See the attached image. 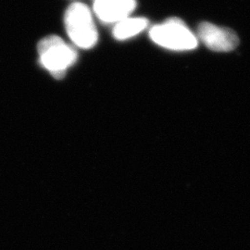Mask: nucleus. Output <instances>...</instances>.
I'll use <instances>...</instances> for the list:
<instances>
[{
	"instance_id": "obj_1",
	"label": "nucleus",
	"mask_w": 250,
	"mask_h": 250,
	"mask_svg": "<svg viewBox=\"0 0 250 250\" xmlns=\"http://www.w3.org/2000/svg\"><path fill=\"white\" fill-rule=\"evenodd\" d=\"M37 49L41 65L57 79L63 78L77 60L76 50L60 36H46L38 43Z\"/></svg>"
},
{
	"instance_id": "obj_4",
	"label": "nucleus",
	"mask_w": 250,
	"mask_h": 250,
	"mask_svg": "<svg viewBox=\"0 0 250 250\" xmlns=\"http://www.w3.org/2000/svg\"><path fill=\"white\" fill-rule=\"evenodd\" d=\"M197 36L208 48L216 52L232 51L239 44L238 36L231 29L217 26L210 22L200 23Z\"/></svg>"
},
{
	"instance_id": "obj_6",
	"label": "nucleus",
	"mask_w": 250,
	"mask_h": 250,
	"mask_svg": "<svg viewBox=\"0 0 250 250\" xmlns=\"http://www.w3.org/2000/svg\"><path fill=\"white\" fill-rule=\"evenodd\" d=\"M148 25L146 18H126L119 22L113 29V36L117 40H125L138 35Z\"/></svg>"
},
{
	"instance_id": "obj_2",
	"label": "nucleus",
	"mask_w": 250,
	"mask_h": 250,
	"mask_svg": "<svg viewBox=\"0 0 250 250\" xmlns=\"http://www.w3.org/2000/svg\"><path fill=\"white\" fill-rule=\"evenodd\" d=\"M64 23L72 42L81 48H91L98 42V30L89 8L83 3H73L65 12Z\"/></svg>"
},
{
	"instance_id": "obj_3",
	"label": "nucleus",
	"mask_w": 250,
	"mask_h": 250,
	"mask_svg": "<svg viewBox=\"0 0 250 250\" xmlns=\"http://www.w3.org/2000/svg\"><path fill=\"white\" fill-rule=\"evenodd\" d=\"M149 36L157 45L175 51L192 50L198 44L197 36L178 18H170L152 27Z\"/></svg>"
},
{
	"instance_id": "obj_5",
	"label": "nucleus",
	"mask_w": 250,
	"mask_h": 250,
	"mask_svg": "<svg viewBox=\"0 0 250 250\" xmlns=\"http://www.w3.org/2000/svg\"><path fill=\"white\" fill-rule=\"evenodd\" d=\"M136 0H95L94 11L106 23L119 22L134 11Z\"/></svg>"
}]
</instances>
